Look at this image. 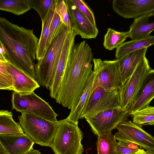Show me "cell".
I'll use <instances>...</instances> for the list:
<instances>
[{"label": "cell", "instance_id": "1", "mask_svg": "<svg viewBox=\"0 0 154 154\" xmlns=\"http://www.w3.org/2000/svg\"><path fill=\"white\" fill-rule=\"evenodd\" d=\"M93 57L92 49L85 41L73 45L55 99L57 103L71 111L76 107L93 72Z\"/></svg>", "mask_w": 154, "mask_h": 154}, {"label": "cell", "instance_id": "2", "mask_svg": "<svg viewBox=\"0 0 154 154\" xmlns=\"http://www.w3.org/2000/svg\"><path fill=\"white\" fill-rule=\"evenodd\" d=\"M39 39L33 29H28L0 17V42L6 51L2 57L35 79L34 63Z\"/></svg>", "mask_w": 154, "mask_h": 154}, {"label": "cell", "instance_id": "3", "mask_svg": "<svg viewBox=\"0 0 154 154\" xmlns=\"http://www.w3.org/2000/svg\"><path fill=\"white\" fill-rule=\"evenodd\" d=\"M71 29L62 23L57 37L48 49L45 57L35 65L36 80L39 84L48 90Z\"/></svg>", "mask_w": 154, "mask_h": 154}, {"label": "cell", "instance_id": "4", "mask_svg": "<svg viewBox=\"0 0 154 154\" xmlns=\"http://www.w3.org/2000/svg\"><path fill=\"white\" fill-rule=\"evenodd\" d=\"M18 118L25 134L34 143L50 147L59 125L58 121H51L26 112Z\"/></svg>", "mask_w": 154, "mask_h": 154}, {"label": "cell", "instance_id": "5", "mask_svg": "<svg viewBox=\"0 0 154 154\" xmlns=\"http://www.w3.org/2000/svg\"><path fill=\"white\" fill-rule=\"evenodd\" d=\"M58 123L50 147L55 154H82L84 151L81 143L83 133L78 125L66 119Z\"/></svg>", "mask_w": 154, "mask_h": 154}, {"label": "cell", "instance_id": "6", "mask_svg": "<svg viewBox=\"0 0 154 154\" xmlns=\"http://www.w3.org/2000/svg\"><path fill=\"white\" fill-rule=\"evenodd\" d=\"M12 108L17 112L34 114L48 120L57 122L58 114L48 103L34 92L20 94L14 92L11 97Z\"/></svg>", "mask_w": 154, "mask_h": 154}, {"label": "cell", "instance_id": "7", "mask_svg": "<svg viewBox=\"0 0 154 154\" xmlns=\"http://www.w3.org/2000/svg\"><path fill=\"white\" fill-rule=\"evenodd\" d=\"M149 62L144 56L131 76L119 90L120 108L128 110L134 103L146 76L150 70Z\"/></svg>", "mask_w": 154, "mask_h": 154}, {"label": "cell", "instance_id": "8", "mask_svg": "<svg viewBox=\"0 0 154 154\" xmlns=\"http://www.w3.org/2000/svg\"><path fill=\"white\" fill-rule=\"evenodd\" d=\"M119 108V90L109 91L98 86L90 97L80 119L92 116L103 111Z\"/></svg>", "mask_w": 154, "mask_h": 154}, {"label": "cell", "instance_id": "9", "mask_svg": "<svg viewBox=\"0 0 154 154\" xmlns=\"http://www.w3.org/2000/svg\"><path fill=\"white\" fill-rule=\"evenodd\" d=\"M93 61L96 76L95 88L100 86L109 91L119 90L122 85L118 60L94 58Z\"/></svg>", "mask_w": 154, "mask_h": 154}, {"label": "cell", "instance_id": "10", "mask_svg": "<svg viewBox=\"0 0 154 154\" xmlns=\"http://www.w3.org/2000/svg\"><path fill=\"white\" fill-rule=\"evenodd\" d=\"M129 116L128 110L119 108L103 111L85 119L94 133L98 136L103 133L111 132L120 124L126 121Z\"/></svg>", "mask_w": 154, "mask_h": 154}, {"label": "cell", "instance_id": "11", "mask_svg": "<svg viewBox=\"0 0 154 154\" xmlns=\"http://www.w3.org/2000/svg\"><path fill=\"white\" fill-rule=\"evenodd\" d=\"M116 128L114 135L118 141L133 143L147 151L154 150V137L131 121H125Z\"/></svg>", "mask_w": 154, "mask_h": 154}, {"label": "cell", "instance_id": "12", "mask_svg": "<svg viewBox=\"0 0 154 154\" xmlns=\"http://www.w3.org/2000/svg\"><path fill=\"white\" fill-rule=\"evenodd\" d=\"M113 10L125 18H138L154 12V0H113Z\"/></svg>", "mask_w": 154, "mask_h": 154}, {"label": "cell", "instance_id": "13", "mask_svg": "<svg viewBox=\"0 0 154 154\" xmlns=\"http://www.w3.org/2000/svg\"><path fill=\"white\" fill-rule=\"evenodd\" d=\"M70 20L71 27L77 35L84 39L95 38L98 30L78 8L72 0H65Z\"/></svg>", "mask_w": 154, "mask_h": 154}, {"label": "cell", "instance_id": "14", "mask_svg": "<svg viewBox=\"0 0 154 154\" xmlns=\"http://www.w3.org/2000/svg\"><path fill=\"white\" fill-rule=\"evenodd\" d=\"M77 34L72 28L66 39L56 69L51 81L49 90L50 96L55 99L59 91L71 49L75 44Z\"/></svg>", "mask_w": 154, "mask_h": 154}, {"label": "cell", "instance_id": "15", "mask_svg": "<svg viewBox=\"0 0 154 154\" xmlns=\"http://www.w3.org/2000/svg\"><path fill=\"white\" fill-rule=\"evenodd\" d=\"M8 69L12 75L14 82V92L25 94L34 92L39 87L36 79L31 77L8 61L6 62Z\"/></svg>", "mask_w": 154, "mask_h": 154}, {"label": "cell", "instance_id": "16", "mask_svg": "<svg viewBox=\"0 0 154 154\" xmlns=\"http://www.w3.org/2000/svg\"><path fill=\"white\" fill-rule=\"evenodd\" d=\"M154 98V69H151L146 76L136 98L128 110L129 115L147 107Z\"/></svg>", "mask_w": 154, "mask_h": 154}, {"label": "cell", "instance_id": "17", "mask_svg": "<svg viewBox=\"0 0 154 154\" xmlns=\"http://www.w3.org/2000/svg\"><path fill=\"white\" fill-rule=\"evenodd\" d=\"M0 143L10 154H25L33 148L35 143L26 135L0 134Z\"/></svg>", "mask_w": 154, "mask_h": 154}, {"label": "cell", "instance_id": "18", "mask_svg": "<svg viewBox=\"0 0 154 154\" xmlns=\"http://www.w3.org/2000/svg\"><path fill=\"white\" fill-rule=\"evenodd\" d=\"M148 48H145L129 53L118 61L122 85L131 76L144 56Z\"/></svg>", "mask_w": 154, "mask_h": 154}, {"label": "cell", "instance_id": "19", "mask_svg": "<svg viewBox=\"0 0 154 154\" xmlns=\"http://www.w3.org/2000/svg\"><path fill=\"white\" fill-rule=\"evenodd\" d=\"M154 30V12L134 19L130 27L129 37L131 40L150 35Z\"/></svg>", "mask_w": 154, "mask_h": 154}, {"label": "cell", "instance_id": "20", "mask_svg": "<svg viewBox=\"0 0 154 154\" xmlns=\"http://www.w3.org/2000/svg\"><path fill=\"white\" fill-rule=\"evenodd\" d=\"M96 80V75L93 71L87 82L77 105L75 109L71 111L69 115L66 118V119L78 125V121L80 119L82 112L88 99L95 89Z\"/></svg>", "mask_w": 154, "mask_h": 154}, {"label": "cell", "instance_id": "21", "mask_svg": "<svg viewBox=\"0 0 154 154\" xmlns=\"http://www.w3.org/2000/svg\"><path fill=\"white\" fill-rule=\"evenodd\" d=\"M154 44V36L126 42L116 48L115 57L119 59L131 52L145 48Z\"/></svg>", "mask_w": 154, "mask_h": 154}, {"label": "cell", "instance_id": "22", "mask_svg": "<svg viewBox=\"0 0 154 154\" xmlns=\"http://www.w3.org/2000/svg\"><path fill=\"white\" fill-rule=\"evenodd\" d=\"M0 134L26 135L20 124L13 120L11 112L4 110L0 111Z\"/></svg>", "mask_w": 154, "mask_h": 154}, {"label": "cell", "instance_id": "23", "mask_svg": "<svg viewBox=\"0 0 154 154\" xmlns=\"http://www.w3.org/2000/svg\"><path fill=\"white\" fill-rule=\"evenodd\" d=\"M55 6L51 10L44 20L42 21V30L39 39L36 55L38 61L45 57L47 51V41L50 25L55 12Z\"/></svg>", "mask_w": 154, "mask_h": 154}, {"label": "cell", "instance_id": "24", "mask_svg": "<svg viewBox=\"0 0 154 154\" xmlns=\"http://www.w3.org/2000/svg\"><path fill=\"white\" fill-rule=\"evenodd\" d=\"M128 37H129L128 31L120 32L109 28L104 36V47L109 50H113L122 44Z\"/></svg>", "mask_w": 154, "mask_h": 154}, {"label": "cell", "instance_id": "25", "mask_svg": "<svg viewBox=\"0 0 154 154\" xmlns=\"http://www.w3.org/2000/svg\"><path fill=\"white\" fill-rule=\"evenodd\" d=\"M115 135L111 132L101 134L98 136L97 147L98 154H116L117 145Z\"/></svg>", "mask_w": 154, "mask_h": 154}, {"label": "cell", "instance_id": "26", "mask_svg": "<svg viewBox=\"0 0 154 154\" xmlns=\"http://www.w3.org/2000/svg\"><path fill=\"white\" fill-rule=\"evenodd\" d=\"M28 0H0V10L20 15L30 9Z\"/></svg>", "mask_w": 154, "mask_h": 154}, {"label": "cell", "instance_id": "27", "mask_svg": "<svg viewBox=\"0 0 154 154\" xmlns=\"http://www.w3.org/2000/svg\"><path fill=\"white\" fill-rule=\"evenodd\" d=\"M133 122L141 127L146 125L154 124V106H149L138 110L131 113Z\"/></svg>", "mask_w": 154, "mask_h": 154}, {"label": "cell", "instance_id": "28", "mask_svg": "<svg viewBox=\"0 0 154 154\" xmlns=\"http://www.w3.org/2000/svg\"><path fill=\"white\" fill-rule=\"evenodd\" d=\"M31 8L35 10L42 21L44 20L51 10L55 6L57 0H28Z\"/></svg>", "mask_w": 154, "mask_h": 154}, {"label": "cell", "instance_id": "29", "mask_svg": "<svg viewBox=\"0 0 154 154\" xmlns=\"http://www.w3.org/2000/svg\"><path fill=\"white\" fill-rule=\"evenodd\" d=\"M7 61L0 60V89L13 91V78L8 69L6 63Z\"/></svg>", "mask_w": 154, "mask_h": 154}, {"label": "cell", "instance_id": "30", "mask_svg": "<svg viewBox=\"0 0 154 154\" xmlns=\"http://www.w3.org/2000/svg\"><path fill=\"white\" fill-rule=\"evenodd\" d=\"M62 23L60 17L55 11L49 28L46 46L47 50L57 37Z\"/></svg>", "mask_w": 154, "mask_h": 154}, {"label": "cell", "instance_id": "31", "mask_svg": "<svg viewBox=\"0 0 154 154\" xmlns=\"http://www.w3.org/2000/svg\"><path fill=\"white\" fill-rule=\"evenodd\" d=\"M55 11L60 17L61 22L68 28H71L69 16L65 0H57Z\"/></svg>", "mask_w": 154, "mask_h": 154}, {"label": "cell", "instance_id": "32", "mask_svg": "<svg viewBox=\"0 0 154 154\" xmlns=\"http://www.w3.org/2000/svg\"><path fill=\"white\" fill-rule=\"evenodd\" d=\"M72 0L79 11L97 27L94 14L85 2L82 0Z\"/></svg>", "mask_w": 154, "mask_h": 154}, {"label": "cell", "instance_id": "33", "mask_svg": "<svg viewBox=\"0 0 154 154\" xmlns=\"http://www.w3.org/2000/svg\"><path fill=\"white\" fill-rule=\"evenodd\" d=\"M116 144V154H129L139 149L137 146L132 143H127L118 141Z\"/></svg>", "mask_w": 154, "mask_h": 154}, {"label": "cell", "instance_id": "34", "mask_svg": "<svg viewBox=\"0 0 154 154\" xmlns=\"http://www.w3.org/2000/svg\"><path fill=\"white\" fill-rule=\"evenodd\" d=\"M129 154H148L147 151L144 150V149H138Z\"/></svg>", "mask_w": 154, "mask_h": 154}, {"label": "cell", "instance_id": "35", "mask_svg": "<svg viewBox=\"0 0 154 154\" xmlns=\"http://www.w3.org/2000/svg\"><path fill=\"white\" fill-rule=\"evenodd\" d=\"M0 154H10L1 143H0Z\"/></svg>", "mask_w": 154, "mask_h": 154}, {"label": "cell", "instance_id": "36", "mask_svg": "<svg viewBox=\"0 0 154 154\" xmlns=\"http://www.w3.org/2000/svg\"><path fill=\"white\" fill-rule=\"evenodd\" d=\"M25 154H41V153L38 150L32 148L30 151Z\"/></svg>", "mask_w": 154, "mask_h": 154}, {"label": "cell", "instance_id": "37", "mask_svg": "<svg viewBox=\"0 0 154 154\" xmlns=\"http://www.w3.org/2000/svg\"><path fill=\"white\" fill-rule=\"evenodd\" d=\"M148 154H154V150L147 151Z\"/></svg>", "mask_w": 154, "mask_h": 154}]
</instances>
